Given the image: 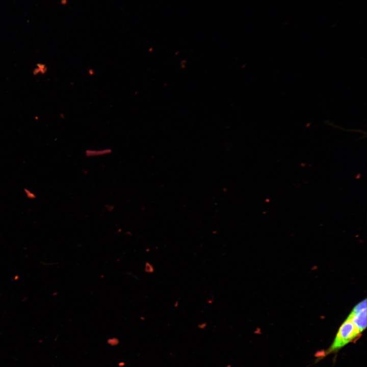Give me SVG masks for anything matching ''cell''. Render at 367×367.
Segmentation results:
<instances>
[{"label": "cell", "instance_id": "cell-4", "mask_svg": "<svg viewBox=\"0 0 367 367\" xmlns=\"http://www.w3.org/2000/svg\"><path fill=\"white\" fill-rule=\"evenodd\" d=\"M144 270L146 273H152L154 271L153 266L148 262H146L145 264Z\"/></svg>", "mask_w": 367, "mask_h": 367}, {"label": "cell", "instance_id": "cell-5", "mask_svg": "<svg viewBox=\"0 0 367 367\" xmlns=\"http://www.w3.org/2000/svg\"><path fill=\"white\" fill-rule=\"evenodd\" d=\"M112 206V205L107 204V205H106V207L108 211L111 212V211H112L113 210H114V208H111V206Z\"/></svg>", "mask_w": 367, "mask_h": 367}, {"label": "cell", "instance_id": "cell-2", "mask_svg": "<svg viewBox=\"0 0 367 367\" xmlns=\"http://www.w3.org/2000/svg\"><path fill=\"white\" fill-rule=\"evenodd\" d=\"M362 332L366 327V300L354 306L348 317Z\"/></svg>", "mask_w": 367, "mask_h": 367}, {"label": "cell", "instance_id": "cell-3", "mask_svg": "<svg viewBox=\"0 0 367 367\" xmlns=\"http://www.w3.org/2000/svg\"><path fill=\"white\" fill-rule=\"evenodd\" d=\"M112 152V150L110 148H102L98 149H89L85 150V155L89 158L99 157L111 154Z\"/></svg>", "mask_w": 367, "mask_h": 367}, {"label": "cell", "instance_id": "cell-1", "mask_svg": "<svg viewBox=\"0 0 367 367\" xmlns=\"http://www.w3.org/2000/svg\"><path fill=\"white\" fill-rule=\"evenodd\" d=\"M361 333L352 321L347 318L340 326L333 343L326 354L336 351L348 343L354 342L359 338Z\"/></svg>", "mask_w": 367, "mask_h": 367}]
</instances>
